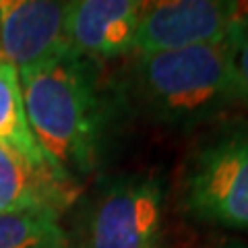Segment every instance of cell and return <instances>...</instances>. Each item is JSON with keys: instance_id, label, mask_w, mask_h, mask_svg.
I'll return each instance as SVG.
<instances>
[{"instance_id": "6da1fadb", "label": "cell", "mask_w": 248, "mask_h": 248, "mask_svg": "<svg viewBox=\"0 0 248 248\" xmlns=\"http://www.w3.org/2000/svg\"><path fill=\"white\" fill-rule=\"evenodd\" d=\"M29 128L50 168L79 186L102 157L112 116L95 60L66 52L40 66L19 71Z\"/></svg>"}, {"instance_id": "7a4b0ae2", "label": "cell", "mask_w": 248, "mask_h": 248, "mask_svg": "<svg viewBox=\"0 0 248 248\" xmlns=\"http://www.w3.org/2000/svg\"><path fill=\"white\" fill-rule=\"evenodd\" d=\"M126 89L147 118L170 128H192L238 106L228 46L137 54Z\"/></svg>"}, {"instance_id": "3957f363", "label": "cell", "mask_w": 248, "mask_h": 248, "mask_svg": "<svg viewBox=\"0 0 248 248\" xmlns=\"http://www.w3.org/2000/svg\"><path fill=\"white\" fill-rule=\"evenodd\" d=\"M178 203L205 226L248 234V118L213 126L184 161Z\"/></svg>"}, {"instance_id": "277c9868", "label": "cell", "mask_w": 248, "mask_h": 248, "mask_svg": "<svg viewBox=\"0 0 248 248\" xmlns=\"http://www.w3.org/2000/svg\"><path fill=\"white\" fill-rule=\"evenodd\" d=\"M166 186L149 172L99 182L77 223V248H159Z\"/></svg>"}, {"instance_id": "5b68a950", "label": "cell", "mask_w": 248, "mask_h": 248, "mask_svg": "<svg viewBox=\"0 0 248 248\" xmlns=\"http://www.w3.org/2000/svg\"><path fill=\"white\" fill-rule=\"evenodd\" d=\"M244 6L234 0L145 2L135 54L226 44Z\"/></svg>"}, {"instance_id": "8992f818", "label": "cell", "mask_w": 248, "mask_h": 248, "mask_svg": "<svg viewBox=\"0 0 248 248\" xmlns=\"http://www.w3.org/2000/svg\"><path fill=\"white\" fill-rule=\"evenodd\" d=\"M68 2L58 0H0V52L25 71L71 52L66 29Z\"/></svg>"}, {"instance_id": "52a82bcc", "label": "cell", "mask_w": 248, "mask_h": 248, "mask_svg": "<svg viewBox=\"0 0 248 248\" xmlns=\"http://www.w3.org/2000/svg\"><path fill=\"white\" fill-rule=\"evenodd\" d=\"M145 2L135 0H73L66 29L73 52L89 60L135 54L139 21Z\"/></svg>"}, {"instance_id": "ba28073f", "label": "cell", "mask_w": 248, "mask_h": 248, "mask_svg": "<svg viewBox=\"0 0 248 248\" xmlns=\"http://www.w3.org/2000/svg\"><path fill=\"white\" fill-rule=\"evenodd\" d=\"M79 186L64 182L50 166L27 159L0 143V213L50 211L62 215L79 197Z\"/></svg>"}, {"instance_id": "9c48e42d", "label": "cell", "mask_w": 248, "mask_h": 248, "mask_svg": "<svg viewBox=\"0 0 248 248\" xmlns=\"http://www.w3.org/2000/svg\"><path fill=\"white\" fill-rule=\"evenodd\" d=\"M0 143L35 164L50 166L29 128L19 71L4 58H0Z\"/></svg>"}, {"instance_id": "30bf717a", "label": "cell", "mask_w": 248, "mask_h": 248, "mask_svg": "<svg viewBox=\"0 0 248 248\" xmlns=\"http://www.w3.org/2000/svg\"><path fill=\"white\" fill-rule=\"evenodd\" d=\"M0 248H71L58 213H0Z\"/></svg>"}, {"instance_id": "8fae6325", "label": "cell", "mask_w": 248, "mask_h": 248, "mask_svg": "<svg viewBox=\"0 0 248 248\" xmlns=\"http://www.w3.org/2000/svg\"><path fill=\"white\" fill-rule=\"evenodd\" d=\"M226 46L238 106H244L248 110V4L240 13Z\"/></svg>"}, {"instance_id": "7c38bea8", "label": "cell", "mask_w": 248, "mask_h": 248, "mask_svg": "<svg viewBox=\"0 0 248 248\" xmlns=\"http://www.w3.org/2000/svg\"><path fill=\"white\" fill-rule=\"evenodd\" d=\"M219 248H248V244H244V242H228V244H223Z\"/></svg>"}, {"instance_id": "4fadbf2b", "label": "cell", "mask_w": 248, "mask_h": 248, "mask_svg": "<svg viewBox=\"0 0 248 248\" xmlns=\"http://www.w3.org/2000/svg\"><path fill=\"white\" fill-rule=\"evenodd\" d=\"M0 58H2V52H0Z\"/></svg>"}]
</instances>
